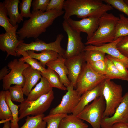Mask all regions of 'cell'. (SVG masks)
<instances>
[{
    "label": "cell",
    "mask_w": 128,
    "mask_h": 128,
    "mask_svg": "<svg viewBox=\"0 0 128 128\" xmlns=\"http://www.w3.org/2000/svg\"><path fill=\"white\" fill-rule=\"evenodd\" d=\"M31 13V17L24 21L22 27L16 32L19 40H23L25 38H38L65 11L53 9L44 12L32 10Z\"/></svg>",
    "instance_id": "1"
},
{
    "label": "cell",
    "mask_w": 128,
    "mask_h": 128,
    "mask_svg": "<svg viewBox=\"0 0 128 128\" xmlns=\"http://www.w3.org/2000/svg\"><path fill=\"white\" fill-rule=\"evenodd\" d=\"M104 2L103 0H65L63 18L66 20L73 15L82 19L90 17L100 18L113 9L111 5Z\"/></svg>",
    "instance_id": "2"
},
{
    "label": "cell",
    "mask_w": 128,
    "mask_h": 128,
    "mask_svg": "<svg viewBox=\"0 0 128 128\" xmlns=\"http://www.w3.org/2000/svg\"><path fill=\"white\" fill-rule=\"evenodd\" d=\"M119 17L105 13L99 18L98 28L84 44L99 46L114 41L115 26Z\"/></svg>",
    "instance_id": "3"
},
{
    "label": "cell",
    "mask_w": 128,
    "mask_h": 128,
    "mask_svg": "<svg viewBox=\"0 0 128 128\" xmlns=\"http://www.w3.org/2000/svg\"><path fill=\"white\" fill-rule=\"evenodd\" d=\"M123 89L121 85L106 79L103 81L102 94L106 103L103 118L111 117L123 99Z\"/></svg>",
    "instance_id": "4"
},
{
    "label": "cell",
    "mask_w": 128,
    "mask_h": 128,
    "mask_svg": "<svg viewBox=\"0 0 128 128\" xmlns=\"http://www.w3.org/2000/svg\"><path fill=\"white\" fill-rule=\"evenodd\" d=\"M54 98L53 91L33 101H24L19 105V120L27 116H37L43 114L50 107Z\"/></svg>",
    "instance_id": "5"
},
{
    "label": "cell",
    "mask_w": 128,
    "mask_h": 128,
    "mask_svg": "<svg viewBox=\"0 0 128 128\" xmlns=\"http://www.w3.org/2000/svg\"><path fill=\"white\" fill-rule=\"evenodd\" d=\"M105 108V101L102 95L87 105L76 116L89 123L93 128H101V123Z\"/></svg>",
    "instance_id": "6"
},
{
    "label": "cell",
    "mask_w": 128,
    "mask_h": 128,
    "mask_svg": "<svg viewBox=\"0 0 128 128\" xmlns=\"http://www.w3.org/2000/svg\"><path fill=\"white\" fill-rule=\"evenodd\" d=\"M106 79L108 78L106 75L97 73L89 63H86L77 81L75 90L81 96L87 91L94 88Z\"/></svg>",
    "instance_id": "7"
},
{
    "label": "cell",
    "mask_w": 128,
    "mask_h": 128,
    "mask_svg": "<svg viewBox=\"0 0 128 128\" xmlns=\"http://www.w3.org/2000/svg\"><path fill=\"white\" fill-rule=\"evenodd\" d=\"M30 66L21 58L15 59L9 62L7 66L10 70L2 80V87L4 90L9 89L12 84H15L22 87L25 82V78L23 74L24 70Z\"/></svg>",
    "instance_id": "8"
},
{
    "label": "cell",
    "mask_w": 128,
    "mask_h": 128,
    "mask_svg": "<svg viewBox=\"0 0 128 128\" xmlns=\"http://www.w3.org/2000/svg\"><path fill=\"white\" fill-rule=\"evenodd\" d=\"M64 37L63 34H59L57 36L54 41L49 43H46L38 38L35 39V42L32 41L29 43L22 42L18 45L17 48V54L20 52L29 50L41 51L50 50L55 51L64 57L65 50L61 45Z\"/></svg>",
    "instance_id": "9"
},
{
    "label": "cell",
    "mask_w": 128,
    "mask_h": 128,
    "mask_svg": "<svg viewBox=\"0 0 128 128\" xmlns=\"http://www.w3.org/2000/svg\"><path fill=\"white\" fill-rule=\"evenodd\" d=\"M62 24L68 37L67 47L64 57L66 59L83 52L85 46L82 41L80 32L73 30L65 20L63 21Z\"/></svg>",
    "instance_id": "10"
},
{
    "label": "cell",
    "mask_w": 128,
    "mask_h": 128,
    "mask_svg": "<svg viewBox=\"0 0 128 128\" xmlns=\"http://www.w3.org/2000/svg\"><path fill=\"white\" fill-rule=\"evenodd\" d=\"M72 84L67 88V92L62 97L61 101L58 105L50 111L49 114L72 113L78 104L81 96L79 95Z\"/></svg>",
    "instance_id": "11"
},
{
    "label": "cell",
    "mask_w": 128,
    "mask_h": 128,
    "mask_svg": "<svg viewBox=\"0 0 128 128\" xmlns=\"http://www.w3.org/2000/svg\"><path fill=\"white\" fill-rule=\"evenodd\" d=\"M99 18L90 17L76 21L70 18L65 20L74 30L77 32L86 33L88 40L92 37L98 28Z\"/></svg>",
    "instance_id": "12"
},
{
    "label": "cell",
    "mask_w": 128,
    "mask_h": 128,
    "mask_svg": "<svg viewBox=\"0 0 128 128\" xmlns=\"http://www.w3.org/2000/svg\"><path fill=\"white\" fill-rule=\"evenodd\" d=\"M128 119V91L112 116L103 118L101 123V128H110L114 124L119 122L127 123Z\"/></svg>",
    "instance_id": "13"
},
{
    "label": "cell",
    "mask_w": 128,
    "mask_h": 128,
    "mask_svg": "<svg viewBox=\"0 0 128 128\" xmlns=\"http://www.w3.org/2000/svg\"><path fill=\"white\" fill-rule=\"evenodd\" d=\"M84 51L78 55L66 59L65 64L68 70L69 80L75 87L77 80L86 63L84 57Z\"/></svg>",
    "instance_id": "14"
},
{
    "label": "cell",
    "mask_w": 128,
    "mask_h": 128,
    "mask_svg": "<svg viewBox=\"0 0 128 128\" xmlns=\"http://www.w3.org/2000/svg\"><path fill=\"white\" fill-rule=\"evenodd\" d=\"M123 37H119L113 42L99 46L89 45L85 46L84 49L94 50L102 52L108 55L116 58L121 61L128 69V58L121 53L117 49L116 45Z\"/></svg>",
    "instance_id": "15"
},
{
    "label": "cell",
    "mask_w": 128,
    "mask_h": 128,
    "mask_svg": "<svg viewBox=\"0 0 128 128\" xmlns=\"http://www.w3.org/2000/svg\"><path fill=\"white\" fill-rule=\"evenodd\" d=\"M104 81L94 88L87 91L81 95L78 104L72 112L73 114L77 116L89 103L102 95Z\"/></svg>",
    "instance_id": "16"
},
{
    "label": "cell",
    "mask_w": 128,
    "mask_h": 128,
    "mask_svg": "<svg viewBox=\"0 0 128 128\" xmlns=\"http://www.w3.org/2000/svg\"><path fill=\"white\" fill-rule=\"evenodd\" d=\"M24 42L23 40L18 39L17 35H12L6 32L0 34V49L2 51L7 53L5 60L10 55L16 57L17 48L20 43Z\"/></svg>",
    "instance_id": "17"
},
{
    "label": "cell",
    "mask_w": 128,
    "mask_h": 128,
    "mask_svg": "<svg viewBox=\"0 0 128 128\" xmlns=\"http://www.w3.org/2000/svg\"><path fill=\"white\" fill-rule=\"evenodd\" d=\"M66 59L60 56L57 59L48 62L46 65L54 71L59 75L61 83L66 87L71 84L68 78V69L65 64Z\"/></svg>",
    "instance_id": "18"
},
{
    "label": "cell",
    "mask_w": 128,
    "mask_h": 128,
    "mask_svg": "<svg viewBox=\"0 0 128 128\" xmlns=\"http://www.w3.org/2000/svg\"><path fill=\"white\" fill-rule=\"evenodd\" d=\"M23 74L25 78V82L22 89L24 94L27 96L32 87L41 79L42 76L40 72L30 66L24 70Z\"/></svg>",
    "instance_id": "19"
},
{
    "label": "cell",
    "mask_w": 128,
    "mask_h": 128,
    "mask_svg": "<svg viewBox=\"0 0 128 128\" xmlns=\"http://www.w3.org/2000/svg\"><path fill=\"white\" fill-rule=\"evenodd\" d=\"M3 2L6 8L7 15L9 18V21L13 26L23 21V17L18 10L19 0H5Z\"/></svg>",
    "instance_id": "20"
},
{
    "label": "cell",
    "mask_w": 128,
    "mask_h": 128,
    "mask_svg": "<svg viewBox=\"0 0 128 128\" xmlns=\"http://www.w3.org/2000/svg\"><path fill=\"white\" fill-rule=\"evenodd\" d=\"M53 87L46 79L42 76L40 82L32 89L26 98L30 101L37 100L41 96L48 93L52 90Z\"/></svg>",
    "instance_id": "21"
},
{
    "label": "cell",
    "mask_w": 128,
    "mask_h": 128,
    "mask_svg": "<svg viewBox=\"0 0 128 128\" xmlns=\"http://www.w3.org/2000/svg\"><path fill=\"white\" fill-rule=\"evenodd\" d=\"M26 51L30 57L39 60L40 63L45 68L48 62L57 59L60 56L57 52L52 50H44L39 53H35L33 50Z\"/></svg>",
    "instance_id": "22"
},
{
    "label": "cell",
    "mask_w": 128,
    "mask_h": 128,
    "mask_svg": "<svg viewBox=\"0 0 128 128\" xmlns=\"http://www.w3.org/2000/svg\"><path fill=\"white\" fill-rule=\"evenodd\" d=\"M88 125L83 120L72 114L68 115L61 120L59 128H88Z\"/></svg>",
    "instance_id": "23"
},
{
    "label": "cell",
    "mask_w": 128,
    "mask_h": 128,
    "mask_svg": "<svg viewBox=\"0 0 128 128\" xmlns=\"http://www.w3.org/2000/svg\"><path fill=\"white\" fill-rule=\"evenodd\" d=\"M0 25L3 27L6 32L13 36L16 35V31L18 25L13 26L10 23L6 8L3 2L0 3Z\"/></svg>",
    "instance_id": "24"
},
{
    "label": "cell",
    "mask_w": 128,
    "mask_h": 128,
    "mask_svg": "<svg viewBox=\"0 0 128 128\" xmlns=\"http://www.w3.org/2000/svg\"><path fill=\"white\" fill-rule=\"evenodd\" d=\"M41 74L46 79L53 88L64 91L67 90V88L60 82L59 75L53 70L48 68L45 71L41 72Z\"/></svg>",
    "instance_id": "25"
},
{
    "label": "cell",
    "mask_w": 128,
    "mask_h": 128,
    "mask_svg": "<svg viewBox=\"0 0 128 128\" xmlns=\"http://www.w3.org/2000/svg\"><path fill=\"white\" fill-rule=\"evenodd\" d=\"M44 114L31 116H27L24 124L19 128H46V122L43 120Z\"/></svg>",
    "instance_id": "26"
},
{
    "label": "cell",
    "mask_w": 128,
    "mask_h": 128,
    "mask_svg": "<svg viewBox=\"0 0 128 128\" xmlns=\"http://www.w3.org/2000/svg\"><path fill=\"white\" fill-rule=\"evenodd\" d=\"M5 99L11 111L12 119L10 123L11 128H19L18 122L19 120L18 116L19 114L18 109L19 105H17L14 104L11 100L10 95L9 91H5Z\"/></svg>",
    "instance_id": "27"
},
{
    "label": "cell",
    "mask_w": 128,
    "mask_h": 128,
    "mask_svg": "<svg viewBox=\"0 0 128 128\" xmlns=\"http://www.w3.org/2000/svg\"><path fill=\"white\" fill-rule=\"evenodd\" d=\"M115 26L114 40L121 37L128 36V18L123 14L119 15Z\"/></svg>",
    "instance_id": "28"
},
{
    "label": "cell",
    "mask_w": 128,
    "mask_h": 128,
    "mask_svg": "<svg viewBox=\"0 0 128 128\" xmlns=\"http://www.w3.org/2000/svg\"><path fill=\"white\" fill-rule=\"evenodd\" d=\"M105 60L107 65L106 75L108 79L110 80L117 79L128 81V79L118 70L112 61L105 56Z\"/></svg>",
    "instance_id": "29"
},
{
    "label": "cell",
    "mask_w": 128,
    "mask_h": 128,
    "mask_svg": "<svg viewBox=\"0 0 128 128\" xmlns=\"http://www.w3.org/2000/svg\"><path fill=\"white\" fill-rule=\"evenodd\" d=\"M105 54L99 50H84L83 55L86 62L90 63L104 59Z\"/></svg>",
    "instance_id": "30"
},
{
    "label": "cell",
    "mask_w": 128,
    "mask_h": 128,
    "mask_svg": "<svg viewBox=\"0 0 128 128\" xmlns=\"http://www.w3.org/2000/svg\"><path fill=\"white\" fill-rule=\"evenodd\" d=\"M5 91L0 92V119L4 120L12 117L10 109L5 97Z\"/></svg>",
    "instance_id": "31"
},
{
    "label": "cell",
    "mask_w": 128,
    "mask_h": 128,
    "mask_svg": "<svg viewBox=\"0 0 128 128\" xmlns=\"http://www.w3.org/2000/svg\"><path fill=\"white\" fill-rule=\"evenodd\" d=\"M17 56L22 55L23 57L21 59L25 63L28 64L33 68L43 73L46 69L43 67L36 59L30 57L28 55L27 51L20 52L17 53Z\"/></svg>",
    "instance_id": "32"
},
{
    "label": "cell",
    "mask_w": 128,
    "mask_h": 128,
    "mask_svg": "<svg viewBox=\"0 0 128 128\" xmlns=\"http://www.w3.org/2000/svg\"><path fill=\"white\" fill-rule=\"evenodd\" d=\"M67 114H49L43 118V120L47 123L46 128H59L62 119Z\"/></svg>",
    "instance_id": "33"
},
{
    "label": "cell",
    "mask_w": 128,
    "mask_h": 128,
    "mask_svg": "<svg viewBox=\"0 0 128 128\" xmlns=\"http://www.w3.org/2000/svg\"><path fill=\"white\" fill-rule=\"evenodd\" d=\"M22 87L15 85L9 89L10 98L12 101L21 103L25 100Z\"/></svg>",
    "instance_id": "34"
},
{
    "label": "cell",
    "mask_w": 128,
    "mask_h": 128,
    "mask_svg": "<svg viewBox=\"0 0 128 128\" xmlns=\"http://www.w3.org/2000/svg\"><path fill=\"white\" fill-rule=\"evenodd\" d=\"M103 1L111 5L119 11L125 14L128 18V6L124 0H103Z\"/></svg>",
    "instance_id": "35"
},
{
    "label": "cell",
    "mask_w": 128,
    "mask_h": 128,
    "mask_svg": "<svg viewBox=\"0 0 128 128\" xmlns=\"http://www.w3.org/2000/svg\"><path fill=\"white\" fill-rule=\"evenodd\" d=\"M89 64L93 69L96 73L101 75H106L107 65L105 59Z\"/></svg>",
    "instance_id": "36"
},
{
    "label": "cell",
    "mask_w": 128,
    "mask_h": 128,
    "mask_svg": "<svg viewBox=\"0 0 128 128\" xmlns=\"http://www.w3.org/2000/svg\"><path fill=\"white\" fill-rule=\"evenodd\" d=\"M32 0H22L19 5L20 14L23 17L30 18L32 13L30 11V8L32 2Z\"/></svg>",
    "instance_id": "37"
},
{
    "label": "cell",
    "mask_w": 128,
    "mask_h": 128,
    "mask_svg": "<svg viewBox=\"0 0 128 128\" xmlns=\"http://www.w3.org/2000/svg\"><path fill=\"white\" fill-rule=\"evenodd\" d=\"M105 56L112 61L121 73L128 79V69L123 62L109 55H107Z\"/></svg>",
    "instance_id": "38"
},
{
    "label": "cell",
    "mask_w": 128,
    "mask_h": 128,
    "mask_svg": "<svg viewBox=\"0 0 128 128\" xmlns=\"http://www.w3.org/2000/svg\"><path fill=\"white\" fill-rule=\"evenodd\" d=\"M50 0H34L32 5V10L40 11L42 12L46 11Z\"/></svg>",
    "instance_id": "39"
},
{
    "label": "cell",
    "mask_w": 128,
    "mask_h": 128,
    "mask_svg": "<svg viewBox=\"0 0 128 128\" xmlns=\"http://www.w3.org/2000/svg\"><path fill=\"white\" fill-rule=\"evenodd\" d=\"M116 47L122 54L128 58V36L123 37L117 44Z\"/></svg>",
    "instance_id": "40"
},
{
    "label": "cell",
    "mask_w": 128,
    "mask_h": 128,
    "mask_svg": "<svg viewBox=\"0 0 128 128\" xmlns=\"http://www.w3.org/2000/svg\"><path fill=\"white\" fill-rule=\"evenodd\" d=\"M65 1V0H50L46 11L53 9L62 10Z\"/></svg>",
    "instance_id": "41"
},
{
    "label": "cell",
    "mask_w": 128,
    "mask_h": 128,
    "mask_svg": "<svg viewBox=\"0 0 128 128\" xmlns=\"http://www.w3.org/2000/svg\"><path fill=\"white\" fill-rule=\"evenodd\" d=\"M9 72L6 66L3 68L0 71V80H3Z\"/></svg>",
    "instance_id": "42"
},
{
    "label": "cell",
    "mask_w": 128,
    "mask_h": 128,
    "mask_svg": "<svg viewBox=\"0 0 128 128\" xmlns=\"http://www.w3.org/2000/svg\"><path fill=\"white\" fill-rule=\"evenodd\" d=\"M110 128H128L127 123L119 122L113 124Z\"/></svg>",
    "instance_id": "43"
},
{
    "label": "cell",
    "mask_w": 128,
    "mask_h": 128,
    "mask_svg": "<svg viewBox=\"0 0 128 128\" xmlns=\"http://www.w3.org/2000/svg\"><path fill=\"white\" fill-rule=\"evenodd\" d=\"M2 128H11V124L10 121H8L4 123Z\"/></svg>",
    "instance_id": "44"
},
{
    "label": "cell",
    "mask_w": 128,
    "mask_h": 128,
    "mask_svg": "<svg viewBox=\"0 0 128 128\" xmlns=\"http://www.w3.org/2000/svg\"><path fill=\"white\" fill-rule=\"evenodd\" d=\"M12 119V117L8 119L4 120H2L0 121V123L2 124L3 123H5L8 121H11Z\"/></svg>",
    "instance_id": "45"
},
{
    "label": "cell",
    "mask_w": 128,
    "mask_h": 128,
    "mask_svg": "<svg viewBox=\"0 0 128 128\" xmlns=\"http://www.w3.org/2000/svg\"><path fill=\"white\" fill-rule=\"evenodd\" d=\"M125 3L128 6V0H124Z\"/></svg>",
    "instance_id": "46"
},
{
    "label": "cell",
    "mask_w": 128,
    "mask_h": 128,
    "mask_svg": "<svg viewBox=\"0 0 128 128\" xmlns=\"http://www.w3.org/2000/svg\"><path fill=\"white\" fill-rule=\"evenodd\" d=\"M127 124L128 126V121H127Z\"/></svg>",
    "instance_id": "47"
}]
</instances>
